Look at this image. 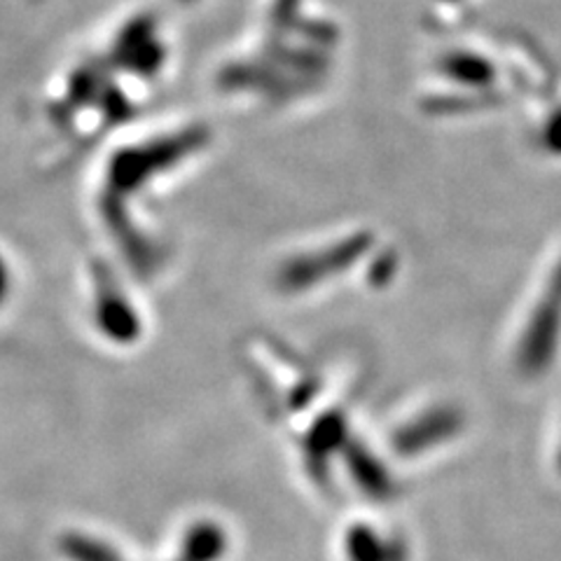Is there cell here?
I'll use <instances>...</instances> for the list:
<instances>
[{"instance_id":"6da1fadb","label":"cell","mask_w":561,"mask_h":561,"mask_svg":"<svg viewBox=\"0 0 561 561\" xmlns=\"http://www.w3.org/2000/svg\"><path fill=\"white\" fill-rule=\"evenodd\" d=\"M96 307L94 316L101 332L108 335V340L115 342H129L136 335V316L125 302V295H122L111 278L96 276Z\"/></svg>"},{"instance_id":"7a4b0ae2","label":"cell","mask_w":561,"mask_h":561,"mask_svg":"<svg viewBox=\"0 0 561 561\" xmlns=\"http://www.w3.org/2000/svg\"><path fill=\"white\" fill-rule=\"evenodd\" d=\"M8 293H10V270H8L5 257L0 255V305L5 302Z\"/></svg>"}]
</instances>
